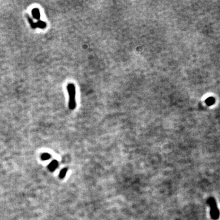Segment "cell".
Returning a JSON list of instances; mask_svg holds the SVG:
<instances>
[{
  "mask_svg": "<svg viewBox=\"0 0 220 220\" xmlns=\"http://www.w3.org/2000/svg\"><path fill=\"white\" fill-rule=\"evenodd\" d=\"M26 17L27 18V19L30 23V25H31V27L32 29H36V28H39L41 29H44L47 26V23L41 20H38L37 22L34 23V21L32 20L31 18L29 16L28 14H26Z\"/></svg>",
  "mask_w": 220,
  "mask_h": 220,
  "instance_id": "3",
  "label": "cell"
},
{
  "mask_svg": "<svg viewBox=\"0 0 220 220\" xmlns=\"http://www.w3.org/2000/svg\"><path fill=\"white\" fill-rule=\"evenodd\" d=\"M207 204L210 208V217L213 220H218L220 216V211L218 208L216 200L213 197H210L207 200Z\"/></svg>",
  "mask_w": 220,
  "mask_h": 220,
  "instance_id": "2",
  "label": "cell"
},
{
  "mask_svg": "<svg viewBox=\"0 0 220 220\" xmlns=\"http://www.w3.org/2000/svg\"><path fill=\"white\" fill-rule=\"evenodd\" d=\"M67 168H64L63 169L61 172L60 173V178L61 179H64L65 176V174L67 173Z\"/></svg>",
  "mask_w": 220,
  "mask_h": 220,
  "instance_id": "7",
  "label": "cell"
},
{
  "mask_svg": "<svg viewBox=\"0 0 220 220\" xmlns=\"http://www.w3.org/2000/svg\"><path fill=\"white\" fill-rule=\"evenodd\" d=\"M58 162L56 160H53L48 166V170L53 172L54 171H55V170L58 168Z\"/></svg>",
  "mask_w": 220,
  "mask_h": 220,
  "instance_id": "4",
  "label": "cell"
},
{
  "mask_svg": "<svg viewBox=\"0 0 220 220\" xmlns=\"http://www.w3.org/2000/svg\"><path fill=\"white\" fill-rule=\"evenodd\" d=\"M215 102H216V100L213 97H209L205 100V104L207 106H212V105H214Z\"/></svg>",
  "mask_w": 220,
  "mask_h": 220,
  "instance_id": "6",
  "label": "cell"
},
{
  "mask_svg": "<svg viewBox=\"0 0 220 220\" xmlns=\"http://www.w3.org/2000/svg\"><path fill=\"white\" fill-rule=\"evenodd\" d=\"M32 15L34 18L37 20H40L41 18V13H40V11L38 8H34L32 10Z\"/></svg>",
  "mask_w": 220,
  "mask_h": 220,
  "instance_id": "5",
  "label": "cell"
},
{
  "mask_svg": "<svg viewBox=\"0 0 220 220\" xmlns=\"http://www.w3.org/2000/svg\"><path fill=\"white\" fill-rule=\"evenodd\" d=\"M67 90L69 95V108L70 110H74L77 106L76 103V89L74 84L69 83L67 86Z\"/></svg>",
  "mask_w": 220,
  "mask_h": 220,
  "instance_id": "1",
  "label": "cell"
},
{
  "mask_svg": "<svg viewBox=\"0 0 220 220\" xmlns=\"http://www.w3.org/2000/svg\"><path fill=\"white\" fill-rule=\"evenodd\" d=\"M50 157H51L50 155L48 154H47V153L43 154L42 155V156H41V158H42V160H47L48 159H50Z\"/></svg>",
  "mask_w": 220,
  "mask_h": 220,
  "instance_id": "8",
  "label": "cell"
}]
</instances>
